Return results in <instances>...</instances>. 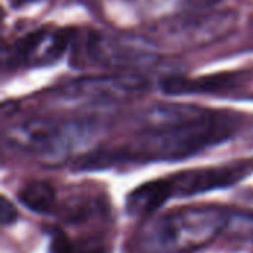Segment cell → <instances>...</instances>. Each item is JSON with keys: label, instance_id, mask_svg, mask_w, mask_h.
<instances>
[{"label": "cell", "instance_id": "cell-1", "mask_svg": "<svg viewBox=\"0 0 253 253\" xmlns=\"http://www.w3.org/2000/svg\"><path fill=\"white\" fill-rule=\"evenodd\" d=\"M233 135V126L225 117L209 114L184 123L153 127L141 133L126 150L99 151L104 168H110L120 159L133 160H182L206 148L215 147Z\"/></svg>", "mask_w": 253, "mask_h": 253}, {"label": "cell", "instance_id": "cell-2", "mask_svg": "<svg viewBox=\"0 0 253 253\" xmlns=\"http://www.w3.org/2000/svg\"><path fill=\"white\" fill-rule=\"evenodd\" d=\"M225 224L222 209H181L153 222L142 234V246L150 253L191 252L215 240Z\"/></svg>", "mask_w": 253, "mask_h": 253}, {"label": "cell", "instance_id": "cell-3", "mask_svg": "<svg viewBox=\"0 0 253 253\" xmlns=\"http://www.w3.org/2000/svg\"><path fill=\"white\" fill-rule=\"evenodd\" d=\"M93 126L82 122L31 120L10 130V142L33 156L61 160L87 144Z\"/></svg>", "mask_w": 253, "mask_h": 253}, {"label": "cell", "instance_id": "cell-4", "mask_svg": "<svg viewBox=\"0 0 253 253\" xmlns=\"http://www.w3.org/2000/svg\"><path fill=\"white\" fill-rule=\"evenodd\" d=\"M236 13L231 10L187 12L165 21L157 33L163 42L176 46H205L231 31Z\"/></svg>", "mask_w": 253, "mask_h": 253}, {"label": "cell", "instance_id": "cell-5", "mask_svg": "<svg viewBox=\"0 0 253 253\" xmlns=\"http://www.w3.org/2000/svg\"><path fill=\"white\" fill-rule=\"evenodd\" d=\"M148 82L135 73L108 76H89L68 82L59 90V96L70 102H117L126 101L147 90Z\"/></svg>", "mask_w": 253, "mask_h": 253}, {"label": "cell", "instance_id": "cell-6", "mask_svg": "<svg viewBox=\"0 0 253 253\" xmlns=\"http://www.w3.org/2000/svg\"><path fill=\"white\" fill-rule=\"evenodd\" d=\"M87 53L96 64L110 68L133 70L147 67L156 61L157 55L142 43L114 39L101 34H92L87 39Z\"/></svg>", "mask_w": 253, "mask_h": 253}, {"label": "cell", "instance_id": "cell-7", "mask_svg": "<svg viewBox=\"0 0 253 253\" xmlns=\"http://www.w3.org/2000/svg\"><path fill=\"white\" fill-rule=\"evenodd\" d=\"M251 163H236L219 168L185 170L170 178L173 196L190 197L218 188L231 187L251 173Z\"/></svg>", "mask_w": 253, "mask_h": 253}, {"label": "cell", "instance_id": "cell-8", "mask_svg": "<svg viewBox=\"0 0 253 253\" xmlns=\"http://www.w3.org/2000/svg\"><path fill=\"white\" fill-rule=\"evenodd\" d=\"M248 80L246 73H218L203 77L168 76L162 79L160 89L166 95H196V93H227L242 87Z\"/></svg>", "mask_w": 253, "mask_h": 253}, {"label": "cell", "instance_id": "cell-9", "mask_svg": "<svg viewBox=\"0 0 253 253\" xmlns=\"http://www.w3.org/2000/svg\"><path fill=\"white\" fill-rule=\"evenodd\" d=\"M173 196L169 179H157L135 188L126 199V212L135 218H144L159 211Z\"/></svg>", "mask_w": 253, "mask_h": 253}, {"label": "cell", "instance_id": "cell-10", "mask_svg": "<svg viewBox=\"0 0 253 253\" xmlns=\"http://www.w3.org/2000/svg\"><path fill=\"white\" fill-rule=\"evenodd\" d=\"M209 113L211 110L200 108L197 105H157L147 111L145 122L148 123L150 129L165 127V126H172L188 120H194Z\"/></svg>", "mask_w": 253, "mask_h": 253}, {"label": "cell", "instance_id": "cell-11", "mask_svg": "<svg viewBox=\"0 0 253 253\" xmlns=\"http://www.w3.org/2000/svg\"><path fill=\"white\" fill-rule=\"evenodd\" d=\"M18 199L28 211L36 213H49L56 206L55 188L50 184L42 181L25 185L19 191Z\"/></svg>", "mask_w": 253, "mask_h": 253}, {"label": "cell", "instance_id": "cell-12", "mask_svg": "<svg viewBox=\"0 0 253 253\" xmlns=\"http://www.w3.org/2000/svg\"><path fill=\"white\" fill-rule=\"evenodd\" d=\"M44 39V31L43 30H37L33 31L30 34H27L25 37L19 39L15 46H13V53L18 59H25L28 58L43 42Z\"/></svg>", "mask_w": 253, "mask_h": 253}, {"label": "cell", "instance_id": "cell-13", "mask_svg": "<svg viewBox=\"0 0 253 253\" xmlns=\"http://www.w3.org/2000/svg\"><path fill=\"white\" fill-rule=\"evenodd\" d=\"M71 37L73 36H71V31L70 30H62V31L56 33L52 37V40H50V43H49V46L46 49L44 56L49 58V59L59 58L67 50V47H68V44L71 42Z\"/></svg>", "mask_w": 253, "mask_h": 253}, {"label": "cell", "instance_id": "cell-14", "mask_svg": "<svg viewBox=\"0 0 253 253\" xmlns=\"http://www.w3.org/2000/svg\"><path fill=\"white\" fill-rule=\"evenodd\" d=\"M49 252L50 253H74V249L68 240V237L61 233L56 231L52 239H50V246H49Z\"/></svg>", "mask_w": 253, "mask_h": 253}, {"label": "cell", "instance_id": "cell-15", "mask_svg": "<svg viewBox=\"0 0 253 253\" xmlns=\"http://www.w3.org/2000/svg\"><path fill=\"white\" fill-rule=\"evenodd\" d=\"M16 218H18L16 208L4 196H1V199H0V222H1V225H10L16 221Z\"/></svg>", "mask_w": 253, "mask_h": 253}, {"label": "cell", "instance_id": "cell-16", "mask_svg": "<svg viewBox=\"0 0 253 253\" xmlns=\"http://www.w3.org/2000/svg\"><path fill=\"white\" fill-rule=\"evenodd\" d=\"M82 253H105V251L102 249V246L99 243H86L84 249H82Z\"/></svg>", "mask_w": 253, "mask_h": 253}, {"label": "cell", "instance_id": "cell-17", "mask_svg": "<svg viewBox=\"0 0 253 253\" xmlns=\"http://www.w3.org/2000/svg\"><path fill=\"white\" fill-rule=\"evenodd\" d=\"M21 3H24V1H31V0H19Z\"/></svg>", "mask_w": 253, "mask_h": 253}]
</instances>
